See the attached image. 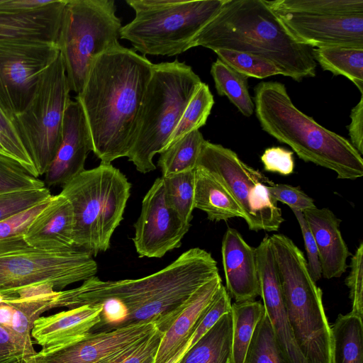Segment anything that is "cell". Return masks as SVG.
Returning a JSON list of instances; mask_svg holds the SVG:
<instances>
[{"label": "cell", "mask_w": 363, "mask_h": 363, "mask_svg": "<svg viewBox=\"0 0 363 363\" xmlns=\"http://www.w3.org/2000/svg\"><path fill=\"white\" fill-rule=\"evenodd\" d=\"M221 284L222 279L218 275L194 294L184 308L163 333L155 357V363H168L182 349Z\"/></svg>", "instance_id": "cell-25"}, {"label": "cell", "mask_w": 363, "mask_h": 363, "mask_svg": "<svg viewBox=\"0 0 363 363\" xmlns=\"http://www.w3.org/2000/svg\"><path fill=\"white\" fill-rule=\"evenodd\" d=\"M2 0H0V2Z\"/></svg>", "instance_id": "cell-53"}, {"label": "cell", "mask_w": 363, "mask_h": 363, "mask_svg": "<svg viewBox=\"0 0 363 363\" xmlns=\"http://www.w3.org/2000/svg\"><path fill=\"white\" fill-rule=\"evenodd\" d=\"M282 297L298 346L308 363H332V333L322 291L312 279L303 252L287 236L269 237Z\"/></svg>", "instance_id": "cell-6"}, {"label": "cell", "mask_w": 363, "mask_h": 363, "mask_svg": "<svg viewBox=\"0 0 363 363\" xmlns=\"http://www.w3.org/2000/svg\"><path fill=\"white\" fill-rule=\"evenodd\" d=\"M190 226L168 205L163 179L157 178L143 199L134 225L136 252L140 257L161 258L180 247Z\"/></svg>", "instance_id": "cell-14"}, {"label": "cell", "mask_w": 363, "mask_h": 363, "mask_svg": "<svg viewBox=\"0 0 363 363\" xmlns=\"http://www.w3.org/2000/svg\"><path fill=\"white\" fill-rule=\"evenodd\" d=\"M218 275L211 254L194 247L143 278L103 281L94 276L78 287L58 291L54 308L102 305L101 323L108 328L151 323L164 333L194 294Z\"/></svg>", "instance_id": "cell-1"}, {"label": "cell", "mask_w": 363, "mask_h": 363, "mask_svg": "<svg viewBox=\"0 0 363 363\" xmlns=\"http://www.w3.org/2000/svg\"><path fill=\"white\" fill-rule=\"evenodd\" d=\"M59 53L57 45L50 43L0 42V106L12 121L28 106Z\"/></svg>", "instance_id": "cell-13"}, {"label": "cell", "mask_w": 363, "mask_h": 363, "mask_svg": "<svg viewBox=\"0 0 363 363\" xmlns=\"http://www.w3.org/2000/svg\"><path fill=\"white\" fill-rule=\"evenodd\" d=\"M70 91L59 53L43 72L28 106L13 119L39 177L45 174L60 145Z\"/></svg>", "instance_id": "cell-11"}, {"label": "cell", "mask_w": 363, "mask_h": 363, "mask_svg": "<svg viewBox=\"0 0 363 363\" xmlns=\"http://www.w3.org/2000/svg\"><path fill=\"white\" fill-rule=\"evenodd\" d=\"M268 190L276 201L286 204L291 210L296 209L303 212L315 206L313 199L306 194L299 186L274 184L268 186Z\"/></svg>", "instance_id": "cell-45"}, {"label": "cell", "mask_w": 363, "mask_h": 363, "mask_svg": "<svg viewBox=\"0 0 363 363\" xmlns=\"http://www.w3.org/2000/svg\"><path fill=\"white\" fill-rule=\"evenodd\" d=\"M162 335L156 330L147 337L96 363H143L148 358L155 357Z\"/></svg>", "instance_id": "cell-40"}, {"label": "cell", "mask_w": 363, "mask_h": 363, "mask_svg": "<svg viewBox=\"0 0 363 363\" xmlns=\"http://www.w3.org/2000/svg\"><path fill=\"white\" fill-rule=\"evenodd\" d=\"M264 170L289 175L294 172L293 152L281 147H272L264 150L261 156Z\"/></svg>", "instance_id": "cell-48"}, {"label": "cell", "mask_w": 363, "mask_h": 363, "mask_svg": "<svg viewBox=\"0 0 363 363\" xmlns=\"http://www.w3.org/2000/svg\"><path fill=\"white\" fill-rule=\"evenodd\" d=\"M244 363H284L265 313L256 326Z\"/></svg>", "instance_id": "cell-37"}, {"label": "cell", "mask_w": 363, "mask_h": 363, "mask_svg": "<svg viewBox=\"0 0 363 363\" xmlns=\"http://www.w3.org/2000/svg\"><path fill=\"white\" fill-rule=\"evenodd\" d=\"M350 272L345 284L350 289L351 313L363 317V243L360 242L350 262Z\"/></svg>", "instance_id": "cell-43"}, {"label": "cell", "mask_w": 363, "mask_h": 363, "mask_svg": "<svg viewBox=\"0 0 363 363\" xmlns=\"http://www.w3.org/2000/svg\"><path fill=\"white\" fill-rule=\"evenodd\" d=\"M231 306L230 296L222 284L212 301L206 309L191 335L182 349L168 363H175L185 352L192 347L216 324L221 316L230 312Z\"/></svg>", "instance_id": "cell-38"}, {"label": "cell", "mask_w": 363, "mask_h": 363, "mask_svg": "<svg viewBox=\"0 0 363 363\" xmlns=\"http://www.w3.org/2000/svg\"><path fill=\"white\" fill-rule=\"evenodd\" d=\"M52 196L48 187L0 194V221Z\"/></svg>", "instance_id": "cell-41"}, {"label": "cell", "mask_w": 363, "mask_h": 363, "mask_svg": "<svg viewBox=\"0 0 363 363\" xmlns=\"http://www.w3.org/2000/svg\"><path fill=\"white\" fill-rule=\"evenodd\" d=\"M214 52L219 60L247 77L264 79L281 74L275 64L259 56L230 50H218Z\"/></svg>", "instance_id": "cell-36"}, {"label": "cell", "mask_w": 363, "mask_h": 363, "mask_svg": "<svg viewBox=\"0 0 363 363\" xmlns=\"http://www.w3.org/2000/svg\"><path fill=\"white\" fill-rule=\"evenodd\" d=\"M90 151V135L82 109L76 100H70L65 111L61 143L45 173V184L64 185L81 173Z\"/></svg>", "instance_id": "cell-18"}, {"label": "cell", "mask_w": 363, "mask_h": 363, "mask_svg": "<svg viewBox=\"0 0 363 363\" xmlns=\"http://www.w3.org/2000/svg\"><path fill=\"white\" fill-rule=\"evenodd\" d=\"M213 104V96L208 85L201 82L187 104L166 147L184 135L193 130H199L203 126L211 113Z\"/></svg>", "instance_id": "cell-35"}, {"label": "cell", "mask_w": 363, "mask_h": 363, "mask_svg": "<svg viewBox=\"0 0 363 363\" xmlns=\"http://www.w3.org/2000/svg\"><path fill=\"white\" fill-rule=\"evenodd\" d=\"M67 0L32 11H0V42L25 40L57 45Z\"/></svg>", "instance_id": "cell-21"}, {"label": "cell", "mask_w": 363, "mask_h": 363, "mask_svg": "<svg viewBox=\"0 0 363 363\" xmlns=\"http://www.w3.org/2000/svg\"><path fill=\"white\" fill-rule=\"evenodd\" d=\"M74 226V213L69 201L60 194L52 195L23 238L30 246L41 250H71L77 247L73 240Z\"/></svg>", "instance_id": "cell-22"}, {"label": "cell", "mask_w": 363, "mask_h": 363, "mask_svg": "<svg viewBox=\"0 0 363 363\" xmlns=\"http://www.w3.org/2000/svg\"><path fill=\"white\" fill-rule=\"evenodd\" d=\"M54 0H2L0 2V11H32L48 6Z\"/></svg>", "instance_id": "cell-50"}, {"label": "cell", "mask_w": 363, "mask_h": 363, "mask_svg": "<svg viewBox=\"0 0 363 363\" xmlns=\"http://www.w3.org/2000/svg\"><path fill=\"white\" fill-rule=\"evenodd\" d=\"M58 291L46 284L0 294V326L35 352L31 340L34 323L46 311L54 308Z\"/></svg>", "instance_id": "cell-19"}, {"label": "cell", "mask_w": 363, "mask_h": 363, "mask_svg": "<svg viewBox=\"0 0 363 363\" xmlns=\"http://www.w3.org/2000/svg\"><path fill=\"white\" fill-rule=\"evenodd\" d=\"M332 363H363L362 318L340 314L331 326Z\"/></svg>", "instance_id": "cell-28"}, {"label": "cell", "mask_w": 363, "mask_h": 363, "mask_svg": "<svg viewBox=\"0 0 363 363\" xmlns=\"http://www.w3.org/2000/svg\"><path fill=\"white\" fill-rule=\"evenodd\" d=\"M50 198L1 220L0 240L23 236L33 220L48 205Z\"/></svg>", "instance_id": "cell-44"}, {"label": "cell", "mask_w": 363, "mask_h": 363, "mask_svg": "<svg viewBox=\"0 0 363 363\" xmlns=\"http://www.w3.org/2000/svg\"><path fill=\"white\" fill-rule=\"evenodd\" d=\"M35 353L8 330L0 326V363H26Z\"/></svg>", "instance_id": "cell-46"}, {"label": "cell", "mask_w": 363, "mask_h": 363, "mask_svg": "<svg viewBox=\"0 0 363 363\" xmlns=\"http://www.w3.org/2000/svg\"><path fill=\"white\" fill-rule=\"evenodd\" d=\"M102 306H82L47 317L34 323L31 337L43 349H49L76 341L91 333L101 320Z\"/></svg>", "instance_id": "cell-24"}, {"label": "cell", "mask_w": 363, "mask_h": 363, "mask_svg": "<svg viewBox=\"0 0 363 363\" xmlns=\"http://www.w3.org/2000/svg\"><path fill=\"white\" fill-rule=\"evenodd\" d=\"M266 2L277 13L363 15V0H266Z\"/></svg>", "instance_id": "cell-33"}, {"label": "cell", "mask_w": 363, "mask_h": 363, "mask_svg": "<svg viewBox=\"0 0 363 363\" xmlns=\"http://www.w3.org/2000/svg\"><path fill=\"white\" fill-rule=\"evenodd\" d=\"M153 65L121 44L94 60L75 100L87 124L91 151L101 162L127 157Z\"/></svg>", "instance_id": "cell-2"}, {"label": "cell", "mask_w": 363, "mask_h": 363, "mask_svg": "<svg viewBox=\"0 0 363 363\" xmlns=\"http://www.w3.org/2000/svg\"><path fill=\"white\" fill-rule=\"evenodd\" d=\"M201 82L191 66L177 59L153 65L127 155L138 172L156 169L155 155L166 147Z\"/></svg>", "instance_id": "cell-5"}, {"label": "cell", "mask_w": 363, "mask_h": 363, "mask_svg": "<svg viewBox=\"0 0 363 363\" xmlns=\"http://www.w3.org/2000/svg\"><path fill=\"white\" fill-rule=\"evenodd\" d=\"M226 290L235 302L254 301L259 296L255 248L241 234L229 228L221 245Z\"/></svg>", "instance_id": "cell-20"}, {"label": "cell", "mask_w": 363, "mask_h": 363, "mask_svg": "<svg viewBox=\"0 0 363 363\" xmlns=\"http://www.w3.org/2000/svg\"><path fill=\"white\" fill-rule=\"evenodd\" d=\"M113 0H67L57 46L70 91L82 90L94 60L120 43L121 21Z\"/></svg>", "instance_id": "cell-9"}, {"label": "cell", "mask_w": 363, "mask_h": 363, "mask_svg": "<svg viewBox=\"0 0 363 363\" xmlns=\"http://www.w3.org/2000/svg\"><path fill=\"white\" fill-rule=\"evenodd\" d=\"M0 137L13 160L22 164L30 173L39 177L35 165L25 148L13 121L0 106Z\"/></svg>", "instance_id": "cell-42"}, {"label": "cell", "mask_w": 363, "mask_h": 363, "mask_svg": "<svg viewBox=\"0 0 363 363\" xmlns=\"http://www.w3.org/2000/svg\"><path fill=\"white\" fill-rule=\"evenodd\" d=\"M197 46L259 56L296 82L315 76L313 48L291 34L266 0H225L191 42V48Z\"/></svg>", "instance_id": "cell-3"}, {"label": "cell", "mask_w": 363, "mask_h": 363, "mask_svg": "<svg viewBox=\"0 0 363 363\" xmlns=\"http://www.w3.org/2000/svg\"><path fill=\"white\" fill-rule=\"evenodd\" d=\"M220 182L237 201L250 230H278L284 219L268 186L274 182L243 162L232 150L205 140L197 162Z\"/></svg>", "instance_id": "cell-12"}, {"label": "cell", "mask_w": 363, "mask_h": 363, "mask_svg": "<svg viewBox=\"0 0 363 363\" xmlns=\"http://www.w3.org/2000/svg\"><path fill=\"white\" fill-rule=\"evenodd\" d=\"M97 271L92 255L82 248L41 250L28 245L23 236L0 240V294L43 284L62 289Z\"/></svg>", "instance_id": "cell-10"}, {"label": "cell", "mask_w": 363, "mask_h": 363, "mask_svg": "<svg viewBox=\"0 0 363 363\" xmlns=\"http://www.w3.org/2000/svg\"><path fill=\"white\" fill-rule=\"evenodd\" d=\"M205 140L202 133L195 130L163 150L157 162L162 176L195 169Z\"/></svg>", "instance_id": "cell-31"}, {"label": "cell", "mask_w": 363, "mask_h": 363, "mask_svg": "<svg viewBox=\"0 0 363 363\" xmlns=\"http://www.w3.org/2000/svg\"><path fill=\"white\" fill-rule=\"evenodd\" d=\"M232 348L230 363H244L255 330L264 314L263 304L257 301L235 302L231 306Z\"/></svg>", "instance_id": "cell-29"}, {"label": "cell", "mask_w": 363, "mask_h": 363, "mask_svg": "<svg viewBox=\"0 0 363 363\" xmlns=\"http://www.w3.org/2000/svg\"><path fill=\"white\" fill-rule=\"evenodd\" d=\"M45 186L43 181L30 173L18 162L0 155V194Z\"/></svg>", "instance_id": "cell-39"}, {"label": "cell", "mask_w": 363, "mask_h": 363, "mask_svg": "<svg viewBox=\"0 0 363 363\" xmlns=\"http://www.w3.org/2000/svg\"><path fill=\"white\" fill-rule=\"evenodd\" d=\"M195 169L162 176L168 205L187 224H191L195 208Z\"/></svg>", "instance_id": "cell-34"}, {"label": "cell", "mask_w": 363, "mask_h": 363, "mask_svg": "<svg viewBox=\"0 0 363 363\" xmlns=\"http://www.w3.org/2000/svg\"><path fill=\"white\" fill-rule=\"evenodd\" d=\"M252 101L262 130L291 147L299 158L334 171L338 179L363 176L362 157L351 143L298 110L284 84L259 82Z\"/></svg>", "instance_id": "cell-4"}, {"label": "cell", "mask_w": 363, "mask_h": 363, "mask_svg": "<svg viewBox=\"0 0 363 363\" xmlns=\"http://www.w3.org/2000/svg\"><path fill=\"white\" fill-rule=\"evenodd\" d=\"M301 230L307 255V266L308 272L315 282L322 277L321 267L317 245L309 225L304 218L303 213L299 210H292Z\"/></svg>", "instance_id": "cell-47"}, {"label": "cell", "mask_w": 363, "mask_h": 363, "mask_svg": "<svg viewBox=\"0 0 363 363\" xmlns=\"http://www.w3.org/2000/svg\"><path fill=\"white\" fill-rule=\"evenodd\" d=\"M194 208L204 211L211 221L244 218L242 209L227 189L199 167L195 169Z\"/></svg>", "instance_id": "cell-26"}, {"label": "cell", "mask_w": 363, "mask_h": 363, "mask_svg": "<svg viewBox=\"0 0 363 363\" xmlns=\"http://www.w3.org/2000/svg\"><path fill=\"white\" fill-rule=\"evenodd\" d=\"M156 330L153 324L143 323L89 333L70 343L42 349L30 357L26 363H96Z\"/></svg>", "instance_id": "cell-16"}, {"label": "cell", "mask_w": 363, "mask_h": 363, "mask_svg": "<svg viewBox=\"0 0 363 363\" xmlns=\"http://www.w3.org/2000/svg\"><path fill=\"white\" fill-rule=\"evenodd\" d=\"M225 0H127L135 18L122 26L121 38L143 56H174L191 43L220 11Z\"/></svg>", "instance_id": "cell-8"}, {"label": "cell", "mask_w": 363, "mask_h": 363, "mask_svg": "<svg viewBox=\"0 0 363 363\" xmlns=\"http://www.w3.org/2000/svg\"><path fill=\"white\" fill-rule=\"evenodd\" d=\"M211 74L218 94L227 96L243 116H252L255 106L248 91V77L218 58L212 64Z\"/></svg>", "instance_id": "cell-32"}, {"label": "cell", "mask_w": 363, "mask_h": 363, "mask_svg": "<svg viewBox=\"0 0 363 363\" xmlns=\"http://www.w3.org/2000/svg\"><path fill=\"white\" fill-rule=\"evenodd\" d=\"M131 184L111 163L84 169L62 185L60 193L71 203L75 247L92 255L106 252L123 220Z\"/></svg>", "instance_id": "cell-7"}, {"label": "cell", "mask_w": 363, "mask_h": 363, "mask_svg": "<svg viewBox=\"0 0 363 363\" xmlns=\"http://www.w3.org/2000/svg\"><path fill=\"white\" fill-rule=\"evenodd\" d=\"M232 315L225 313L175 363H230Z\"/></svg>", "instance_id": "cell-27"}, {"label": "cell", "mask_w": 363, "mask_h": 363, "mask_svg": "<svg viewBox=\"0 0 363 363\" xmlns=\"http://www.w3.org/2000/svg\"><path fill=\"white\" fill-rule=\"evenodd\" d=\"M312 55L325 71L347 77L363 94V49L346 47L313 48Z\"/></svg>", "instance_id": "cell-30"}, {"label": "cell", "mask_w": 363, "mask_h": 363, "mask_svg": "<svg viewBox=\"0 0 363 363\" xmlns=\"http://www.w3.org/2000/svg\"><path fill=\"white\" fill-rule=\"evenodd\" d=\"M277 13L291 34L309 47L363 49V15Z\"/></svg>", "instance_id": "cell-17"}, {"label": "cell", "mask_w": 363, "mask_h": 363, "mask_svg": "<svg viewBox=\"0 0 363 363\" xmlns=\"http://www.w3.org/2000/svg\"><path fill=\"white\" fill-rule=\"evenodd\" d=\"M143 363H155V357H151L148 358Z\"/></svg>", "instance_id": "cell-52"}, {"label": "cell", "mask_w": 363, "mask_h": 363, "mask_svg": "<svg viewBox=\"0 0 363 363\" xmlns=\"http://www.w3.org/2000/svg\"><path fill=\"white\" fill-rule=\"evenodd\" d=\"M0 155L12 158V155L0 137Z\"/></svg>", "instance_id": "cell-51"}, {"label": "cell", "mask_w": 363, "mask_h": 363, "mask_svg": "<svg viewBox=\"0 0 363 363\" xmlns=\"http://www.w3.org/2000/svg\"><path fill=\"white\" fill-rule=\"evenodd\" d=\"M351 122L347 126L351 144L362 155L363 154V94L351 110Z\"/></svg>", "instance_id": "cell-49"}, {"label": "cell", "mask_w": 363, "mask_h": 363, "mask_svg": "<svg viewBox=\"0 0 363 363\" xmlns=\"http://www.w3.org/2000/svg\"><path fill=\"white\" fill-rule=\"evenodd\" d=\"M303 213L317 245L322 276L328 279L341 277L351 255L340 229L341 220L328 208L315 206Z\"/></svg>", "instance_id": "cell-23"}, {"label": "cell", "mask_w": 363, "mask_h": 363, "mask_svg": "<svg viewBox=\"0 0 363 363\" xmlns=\"http://www.w3.org/2000/svg\"><path fill=\"white\" fill-rule=\"evenodd\" d=\"M259 296L284 363H308L294 338L284 304L277 262L270 238L255 247Z\"/></svg>", "instance_id": "cell-15"}]
</instances>
